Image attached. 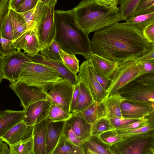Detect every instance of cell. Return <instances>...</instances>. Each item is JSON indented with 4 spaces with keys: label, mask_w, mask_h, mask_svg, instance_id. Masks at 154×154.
<instances>
[{
    "label": "cell",
    "mask_w": 154,
    "mask_h": 154,
    "mask_svg": "<svg viewBox=\"0 0 154 154\" xmlns=\"http://www.w3.org/2000/svg\"><path fill=\"white\" fill-rule=\"evenodd\" d=\"M91 42L92 52L120 64L142 56L154 46L142 30L125 22L94 32Z\"/></svg>",
    "instance_id": "6da1fadb"
},
{
    "label": "cell",
    "mask_w": 154,
    "mask_h": 154,
    "mask_svg": "<svg viewBox=\"0 0 154 154\" xmlns=\"http://www.w3.org/2000/svg\"><path fill=\"white\" fill-rule=\"evenodd\" d=\"M56 32L54 40L62 50L72 54L82 55L87 60L92 52L88 35L77 25L72 10L54 11Z\"/></svg>",
    "instance_id": "7a4b0ae2"
},
{
    "label": "cell",
    "mask_w": 154,
    "mask_h": 154,
    "mask_svg": "<svg viewBox=\"0 0 154 154\" xmlns=\"http://www.w3.org/2000/svg\"><path fill=\"white\" fill-rule=\"evenodd\" d=\"M72 10L77 25L88 35L121 20L118 7L105 5L94 0H82Z\"/></svg>",
    "instance_id": "3957f363"
},
{
    "label": "cell",
    "mask_w": 154,
    "mask_h": 154,
    "mask_svg": "<svg viewBox=\"0 0 154 154\" xmlns=\"http://www.w3.org/2000/svg\"><path fill=\"white\" fill-rule=\"evenodd\" d=\"M63 79L51 67L32 61L24 64L17 81L28 85L39 88L48 92L55 83Z\"/></svg>",
    "instance_id": "277c9868"
},
{
    "label": "cell",
    "mask_w": 154,
    "mask_h": 154,
    "mask_svg": "<svg viewBox=\"0 0 154 154\" xmlns=\"http://www.w3.org/2000/svg\"><path fill=\"white\" fill-rule=\"evenodd\" d=\"M54 8H49L43 4H39L36 8L35 28L42 49L54 40L56 32Z\"/></svg>",
    "instance_id": "5b68a950"
},
{
    "label": "cell",
    "mask_w": 154,
    "mask_h": 154,
    "mask_svg": "<svg viewBox=\"0 0 154 154\" xmlns=\"http://www.w3.org/2000/svg\"><path fill=\"white\" fill-rule=\"evenodd\" d=\"M154 131L127 138L110 146L112 154H151Z\"/></svg>",
    "instance_id": "8992f818"
},
{
    "label": "cell",
    "mask_w": 154,
    "mask_h": 154,
    "mask_svg": "<svg viewBox=\"0 0 154 154\" xmlns=\"http://www.w3.org/2000/svg\"><path fill=\"white\" fill-rule=\"evenodd\" d=\"M116 93L124 100L154 106V82L134 80L122 87Z\"/></svg>",
    "instance_id": "52a82bcc"
},
{
    "label": "cell",
    "mask_w": 154,
    "mask_h": 154,
    "mask_svg": "<svg viewBox=\"0 0 154 154\" xmlns=\"http://www.w3.org/2000/svg\"><path fill=\"white\" fill-rule=\"evenodd\" d=\"M33 61L24 52L17 50L5 56H0V82L3 79L10 82L18 80L22 66L27 61Z\"/></svg>",
    "instance_id": "ba28073f"
},
{
    "label": "cell",
    "mask_w": 154,
    "mask_h": 154,
    "mask_svg": "<svg viewBox=\"0 0 154 154\" xmlns=\"http://www.w3.org/2000/svg\"><path fill=\"white\" fill-rule=\"evenodd\" d=\"M140 76V69L135 59L120 64L112 78L106 91L108 95L116 93L122 87Z\"/></svg>",
    "instance_id": "9c48e42d"
},
{
    "label": "cell",
    "mask_w": 154,
    "mask_h": 154,
    "mask_svg": "<svg viewBox=\"0 0 154 154\" xmlns=\"http://www.w3.org/2000/svg\"><path fill=\"white\" fill-rule=\"evenodd\" d=\"M78 77L79 82L84 84L94 101L103 102L108 96L106 91L97 80L88 60L84 61L81 65Z\"/></svg>",
    "instance_id": "30bf717a"
},
{
    "label": "cell",
    "mask_w": 154,
    "mask_h": 154,
    "mask_svg": "<svg viewBox=\"0 0 154 154\" xmlns=\"http://www.w3.org/2000/svg\"><path fill=\"white\" fill-rule=\"evenodd\" d=\"M9 86L19 98L24 109L36 102L46 100L48 92L39 88L18 81L10 82Z\"/></svg>",
    "instance_id": "8fae6325"
},
{
    "label": "cell",
    "mask_w": 154,
    "mask_h": 154,
    "mask_svg": "<svg viewBox=\"0 0 154 154\" xmlns=\"http://www.w3.org/2000/svg\"><path fill=\"white\" fill-rule=\"evenodd\" d=\"M74 86L63 79L55 83L48 92L46 100L70 113V106Z\"/></svg>",
    "instance_id": "7c38bea8"
},
{
    "label": "cell",
    "mask_w": 154,
    "mask_h": 154,
    "mask_svg": "<svg viewBox=\"0 0 154 154\" xmlns=\"http://www.w3.org/2000/svg\"><path fill=\"white\" fill-rule=\"evenodd\" d=\"M17 50H23L29 57H33L42 49L35 28L27 30L13 40Z\"/></svg>",
    "instance_id": "4fadbf2b"
},
{
    "label": "cell",
    "mask_w": 154,
    "mask_h": 154,
    "mask_svg": "<svg viewBox=\"0 0 154 154\" xmlns=\"http://www.w3.org/2000/svg\"><path fill=\"white\" fill-rule=\"evenodd\" d=\"M30 57L33 61L46 65L53 69L63 79L68 81L74 86L79 83L76 74L72 72L62 61L45 57L39 53L34 57Z\"/></svg>",
    "instance_id": "5bb4252c"
},
{
    "label": "cell",
    "mask_w": 154,
    "mask_h": 154,
    "mask_svg": "<svg viewBox=\"0 0 154 154\" xmlns=\"http://www.w3.org/2000/svg\"><path fill=\"white\" fill-rule=\"evenodd\" d=\"M121 109L123 118L140 119L154 112V106L123 100Z\"/></svg>",
    "instance_id": "9a60e30c"
},
{
    "label": "cell",
    "mask_w": 154,
    "mask_h": 154,
    "mask_svg": "<svg viewBox=\"0 0 154 154\" xmlns=\"http://www.w3.org/2000/svg\"><path fill=\"white\" fill-rule=\"evenodd\" d=\"M34 125H28L23 121L17 124L0 137L9 146L27 140L32 136Z\"/></svg>",
    "instance_id": "2e32d148"
},
{
    "label": "cell",
    "mask_w": 154,
    "mask_h": 154,
    "mask_svg": "<svg viewBox=\"0 0 154 154\" xmlns=\"http://www.w3.org/2000/svg\"><path fill=\"white\" fill-rule=\"evenodd\" d=\"M51 103L47 100H42L29 105L25 110L23 121L28 125H34L47 119Z\"/></svg>",
    "instance_id": "e0dca14e"
},
{
    "label": "cell",
    "mask_w": 154,
    "mask_h": 154,
    "mask_svg": "<svg viewBox=\"0 0 154 154\" xmlns=\"http://www.w3.org/2000/svg\"><path fill=\"white\" fill-rule=\"evenodd\" d=\"M93 69L105 79L111 80L116 69L120 64L119 63L92 52L88 60Z\"/></svg>",
    "instance_id": "ac0fdd59"
},
{
    "label": "cell",
    "mask_w": 154,
    "mask_h": 154,
    "mask_svg": "<svg viewBox=\"0 0 154 154\" xmlns=\"http://www.w3.org/2000/svg\"><path fill=\"white\" fill-rule=\"evenodd\" d=\"M46 154H52L62 135L66 121L53 122L46 119Z\"/></svg>",
    "instance_id": "d6986e66"
},
{
    "label": "cell",
    "mask_w": 154,
    "mask_h": 154,
    "mask_svg": "<svg viewBox=\"0 0 154 154\" xmlns=\"http://www.w3.org/2000/svg\"><path fill=\"white\" fill-rule=\"evenodd\" d=\"M26 110L7 109L0 113V137L13 127L23 120Z\"/></svg>",
    "instance_id": "ffe728a7"
},
{
    "label": "cell",
    "mask_w": 154,
    "mask_h": 154,
    "mask_svg": "<svg viewBox=\"0 0 154 154\" xmlns=\"http://www.w3.org/2000/svg\"><path fill=\"white\" fill-rule=\"evenodd\" d=\"M47 129L46 119L34 125L32 137L34 154H46V140Z\"/></svg>",
    "instance_id": "44dd1931"
},
{
    "label": "cell",
    "mask_w": 154,
    "mask_h": 154,
    "mask_svg": "<svg viewBox=\"0 0 154 154\" xmlns=\"http://www.w3.org/2000/svg\"><path fill=\"white\" fill-rule=\"evenodd\" d=\"M80 117L92 125L97 120L106 116L103 102L94 101L82 111L73 115Z\"/></svg>",
    "instance_id": "7402d4cb"
},
{
    "label": "cell",
    "mask_w": 154,
    "mask_h": 154,
    "mask_svg": "<svg viewBox=\"0 0 154 154\" xmlns=\"http://www.w3.org/2000/svg\"><path fill=\"white\" fill-rule=\"evenodd\" d=\"M80 146L85 154H112L110 146L96 137L91 136Z\"/></svg>",
    "instance_id": "603a6c76"
},
{
    "label": "cell",
    "mask_w": 154,
    "mask_h": 154,
    "mask_svg": "<svg viewBox=\"0 0 154 154\" xmlns=\"http://www.w3.org/2000/svg\"><path fill=\"white\" fill-rule=\"evenodd\" d=\"M68 120L74 132L83 143L91 137V125L83 119L73 115Z\"/></svg>",
    "instance_id": "cb8c5ba5"
},
{
    "label": "cell",
    "mask_w": 154,
    "mask_h": 154,
    "mask_svg": "<svg viewBox=\"0 0 154 154\" xmlns=\"http://www.w3.org/2000/svg\"><path fill=\"white\" fill-rule=\"evenodd\" d=\"M123 100L117 93L109 95L103 101L106 116L123 118L121 112V104Z\"/></svg>",
    "instance_id": "d4e9b609"
},
{
    "label": "cell",
    "mask_w": 154,
    "mask_h": 154,
    "mask_svg": "<svg viewBox=\"0 0 154 154\" xmlns=\"http://www.w3.org/2000/svg\"><path fill=\"white\" fill-rule=\"evenodd\" d=\"M85 154L81 146L76 145L68 140L63 134L52 154Z\"/></svg>",
    "instance_id": "484cf974"
},
{
    "label": "cell",
    "mask_w": 154,
    "mask_h": 154,
    "mask_svg": "<svg viewBox=\"0 0 154 154\" xmlns=\"http://www.w3.org/2000/svg\"><path fill=\"white\" fill-rule=\"evenodd\" d=\"M8 16L12 27L14 40L27 31V25L21 15L10 8Z\"/></svg>",
    "instance_id": "4316f807"
},
{
    "label": "cell",
    "mask_w": 154,
    "mask_h": 154,
    "mask_svg": "<svg viewBox=\"0 0 154 154\" xmlns=\"http://www.w3.org/2000/svg\"><path fill=\"white\" fill-rule=\"evenodd\" d=\"M141 0H117L121 20L127 21L133 17Z\"/></svg>",
    "instance_id": "83f0119b"
},
{
    "label": "cell",
    "mask_w": 154,
    "mask_h": 154,
    "mask_svg": "<svg viewBox=\"0 0 154 154\" xmlns=\"http://www.w3.org/2000/svg\"><path fill=\"white\" fill-rule=\"evenodd\" d=\"M79 95L73 115L85 109L94 102L91 96L84 84L81 82H79Z\"/></svg>",
    "instance_id": "f1b7e54d"
},
{
    "label": "cell",
    "mask_w": 154,
    "mask_h": 154,
    "mask_svg": "<svg viewBox=\"0 0 154 154\" xmlns=\"http://www.w3.org/2000/svg\"><path fill=\"white\" fill-rule=\"evenodd\" d=\"M114 129L109 118L106 116L99 119L91 125V135L98 137L104 132Z\"/></svg>",
    "instance_id": "f546056e"
},
{
    "label": "cell",
    "mask_w": 154,
    "mask_h": 154,
    "mask_svg": "<svg viewBox=\"0 0 154 154\" xmlns=\"http://www.w3.org/2000/svg\"><path fill=\"white\" fill-rule=\"evenodd\" d=\"M154 23V12L137 15L126 21L128 24L136 26L143 31L146 26Z\"/></svg>",
    "instance_id": "4dcf8cb0"
},
{
    "label": "cell",
    "mask_w": 154,
    "mask_h": 154,
    "mask_svg": "<svg viewBox=\"0 0 154 154\" xmlns=\"http://www.w3.org/2000/svg\"><path fill=\"white\" fill-rule=\"evenodd\" d=\"M72 116V114L67 113L59 106L51 103L47 119L53 122L66 121Z\"/></svg>",
    "instance_id": "1f68e13d"
},
{
    "label": "cell",
    "mask_w": 154,
    "mask_h": 154,
    "mask_svg": "<svg viewBox=\"0 0 154 154\" xmlns=\"http://www.w3.org/2000/svg\"><path fill=\"white\" fill-rule=\"evenodd\" d=\"M9 146L10 154H34L32 136L27 140Z\"/></svg>",
    "instance_id": "d6a6232c"
},
{
    "label": "cell",
    "mask_w": 154,
    "mask_h": 154,
    "mask_svg": "<svg viewBox=\"0 0 154 154\" xmlns=\"http://www.w3.org/2000/svg\"><path fill=\"white\" fill-rule=\"evenodd\" d=\"M60 54L62 62L66 66L73 72L77 74L79 71V60L75 55L66 52L62 49Z\"/></svg>",
    "instance_id": "836d02e7"
},
{
    "label": "cell",
    "mask_w": 154,
    "mask_h": 154,
    "mask_svg": "<svg viewBox=\"0 0 154 154\" xmlns=\"http://www.w3.org/2000/svg\"><path fill=\"white\" fill-rule=\"evenodd\" d=\"M62 49L59 44L54 40L47 47L42 49L39 53L42 56L55 60L62 61L60 51Z\"/></svg>",
    "instance_id": "e575fe53"
},
{
    "label": "cell",
    "mask_w": 154,
    "mask_h": 154,
    "mask_svg": "<svg viewBox=\"0 0 154 154\" xmlns=\"http://www.w3.org/2000/svg\"><path fill=\"white\" fill-rule=\"evenodd\" d=\"M98 138L103 142L110 146L127 138L122 134H119L115 129L104 132Z\"/></svg>",
    "instance_id": "d590c367"
},
{
    "label": "cell",
    "mask_w": 154,
    "mask_h": 154,
    "mask_svg": "<svg viewBox=\"0 0 154 154\" xmlns=\"http://www.w3.org/2000/svg\"><path fill=\"white\" fill-rule=\"evenodd\" d=\"M116 131L119 134L127 138L153 131H154V119L148 124L144 126L128 130Z\"/></svg>",
    "instance_id": "8d00e7d4"
},
{
    "label": "cell",
    "mask_w": 154,
    "mask_h": 154,
    "mask_svg": "<svg viewBox=\"0 0 154 154\" xmlns=\"http://www.w3.org/2000/svg\"><path fill=\"white\" fill-rule=\"evenodd\" d=\"M0 22V36L13 40V30L8 14Z\"/></svg>",
    "instance_id": "74e56055"
},
{
    "label": "cell",
    "mask_w": 154,
    "mask_h": 154,
    "mask_svg": "<svg viewBox=\"0 0 154 154\" xmlns=\"http://www.w3.org/2000/svg\"><path fill=\"white\" fill-rule=\"evenodd\" d=\"M62 134L76 145L80 146L84 143L74 132L68 120L65 122Z\"/></svg>",
    "instance_id": "f35d334b"
},
{
    "label": "cell",
    "mask_w": 154,
    "mask_h": 154,
    "mask_svg": "<svg viewBox=\"0 0 154 154\" xmlns=\"http://www.w3.org/2000/svg\"><path fill=\"white\" fill-rule=\"evenodd\" d=\"M0 54L2 56H5L15 52L17 50L13 40L0 36Z\"/></svg>",
    "instance_id": "ab89813d"
},
{
    "label": "cell",
    "mask_w": 154,
    "mask_h": 154,
    "mask_svg": "<svg viewBox=\"0 0 154 154\" xmlns=\"http://www.w3.org/2000/svg\"><path fill=\"white\" fill-rule=\"evenodd\" d=\"M36 6L34 8L30 10L21 13H19L26 23L27 30L35 28V18Z\"/></svg>",
    "instance_id": "60d3db41"
},
{
    "label": "cell",
    "mask_w": 154,
    "mask_h": 154,
    "mask_svg": "<svg viewBox=\"0 0 154 154\" xmlns=\"http://www.w3.org/2000/svg\"><path fill=\"white\" fill-rule=\"evenodd\" d=\"M114 128L120 127L133 123L138 120L136 119L126 118L112 116H107Z\"/></svg>",
    "instance_id": "b9f144b4"
},
{
    "label": "cell",
    "mask_w": 154,
    "mask_h": 154,
    "mask_svg": "<svg viewBox=\"0 0 154 154\" xmlns=\"http://www.w3.org/2000/svg\"><path fill=\"white\" fill-rule=\"evenodd\" d=\"M140 70V76L154 72V59L137 62Z\"/></svg>",
    "instance_id": "7bdbcfd3"
},
{
    "label": "cell",
    "mask_w": 154,
    "mask_h": 154,
    "mask_svg": "<svg viewBox=\"0 0 154 154\" xmlns=\"http://www.w3.org/2000/svg\"><path fill=\"white\" fill-rule=\"evenodd\" d=\"M39 0H23L17 8L14 10L18 13L28 11L34 8Z\"/></svg>",
    "instance_id": "ee69618b"
},
{
    "label": "cell",
    "mask_w": 154,
    "mask_h": 154,
    "mask_svg": "<svg viewBox=\"0 0 154 154\" xmlns=\"http://www.w3.org/2000/svg\"><path fill=\"white\" fill-rule=\"evenodd\" d=\"M142 31L147 41L154 45V23L146 26Z\"/></svg>",
    "instance_id": "f6af8a7d"
},
{
    "label": "cell",
    "mask_w": 154,
    "mask_h": 154,
    "mask_svg": "<svg viewBox=\"0 0 154 154\" xmlns=\"http://www.w3.org/2000/svg\"><path fill=\"white\" fill-rule=\"evenodd\" d=\"M79 82L74 86L70 106V113L72 114L77 103L79 93Z\"/></svg>",
    "instance_id": "bcb514c9"
},
{
    "label": "cell",
    "mask_w": 154,
    "mask_h": 154,
    "mask_svg": "<svg viewBox=\"0 0 154 154\" xmlns=\"http://www.w3.org/2000/svg\"><path fill=\"white\" fill-rule=\"evenodd\" d=\"M9 0H1L0 2V21L8 14Z\"/></svg>",
    "instance_id": "7dc6e473"
},
{
    "label": "cell",
    "mask_w": 154,
    "mask_h": 154,
    "mask_svg": "<svg viewBox=\"0 0 154 154\" xmlns=\"http://www.w3.org/2000/svg\"><path fill=\"white\" fill-rule=\"evenodd\" d=\"M154 0H141L137 7L134 16L137 15L142 11L150 6Z\"/></svg>",
    "instance_id": "c3c4849f"
},
{
    "label": "cell",
    "mask_w": 154,
    "mask_h": 154,
    "mask_svg": "<svg viewBox=\"0 0 154 154\" xmlns=\"http://www.w3.org/2000/svg\"><path fill=\"white\" fill-rule=\"evenodd\" d=\"M93 69L95 76L97 80L102 87L106 91L110 85L111 80L105 79L97 71Z\"/></svg>",
    "instance_id": "681fc988"
},
{
    "label": "cell",
    "mask_w": 154,
    "mask_h": 154,
    "mask_svg": "<svg viewBox=\"0 0 154 154\" xmlns=\"http://www.w3.org/2000/svg\"><path fill=\"white\" fill-rule=\"evenodd\" d=\"M135 80L144 82H154V72L140 76Z\"/></svg>",
    "instance_id": "f907efd6"
},
{
    "label": "cell",
    "mask_w": 154,
    "mask_h": 154,
    "mask_svg": "<svg viewBox=\"0 0 154 154\" xmlns=\"http://www.w3.org/2000/svg\"><path fill=\"white\" fill-rule=\"evenodd\" d=\"M153 59H154V46L146 54L135 60L137 62H138Z\"/></svg>",
    "instance_id": "816d5d0a"
},
{
    "label": "cell",
    "mask_w": 154,
    "mask_h": 154,
    "mask_svg": "<svg viewBox=\"0 0 154 154\" xmlns=\"http://www.w3.org/2000/svg\"><path fill=\"white\" fill-rule=\"evenodd\" d=\"M101 4L109 6L117 7V0H94Z\"/></svg>",
    "instance_id": "f5cc1de1"
},
{
    "label": "cell",
    "mask_w": 154,
    "mask_h": 154,
    "mask_svg": "<svg viewBox=\"0 0 154 154\" xmlns=\"http://www.w3.org/2000/svg\"><path fill=\"white\" fill-rule=\"evenodd\" d=\"M0 139V154H10V149L8 147V144Z\"/></svg>",
    "instance_id": "db71d44e"
},
{
    "label": "cell",
    "mask_w": 154,
    "mask_h": 154,
    "mask_svg": "<svg viewBox=\"0 0 154 154\" xmlns=\"http://www.w3.org/2000/svg\"><path fill=\"white\" fill-rule=\"evenodd\" d=\"M23 0H9V8L15 10Z\"/></svg>",
    "instance_id": "11a10c76"
},
{
    "label": "cell",
    "mask_w": 154,
    "mask_h": 154,
    "mask_svg": "<svg viewBox=\"0 0 154 154\" xmlns=\"http://www.w3.org/2000/svg\"><path fill=\"white\" fill-rule=\"evenodd\" d=\"M43 4L48 7L51 8L55 7L57 0H39Z\"/></svg>",
    "instance_id": "9f6ffc18"
},
{
    "label": "cell",
    "mask_w": 154,
    "mask_h": 154,
    "mask_svg": "<svg viewBox=\"0 0 154 154\" xmlns=\"http://www.w3.org/2000/svg\"><path fill=\"white\" fill-rule=\"evenodd\" d=\"M154 12V4L152 5L142 11L138 14H148Z\"/></svg>",
    "instance_id": "6f0895ef"
},
{
    "label": "cell",
    "mask_w": 154,
    "mask_h": 154,
    "mask_svg": "<svg viewBox=\"0 0 154 154\" xmlns=\"http://www.w3.org/2000/svg\"><path fill=\"white\" fill-rule=\"evenodd\" d=\"M154 151V139L153 140V142L152 143L151 150V154H152V152Z\"/></svg>",
    "instance_id": "680465c9"
},
{
    "label": "cell",
    "mask_w": 154,
    "mask_h": 154,
    "mask_svg": "<svg viewBox=\"0 0 154 154\" xmlns=\"http://www.w3.org/2000/svg\"><path fill=\"white\" fill-rule=\"evenodd\" d=\"M152 154H154V151L152 152Z\"/></svg>",
    "instance_id": "91938a15"
},
{
    "label": "cell",
    "mask_w": 154,
    "mask_h": 154,
    "mask_svg": "<svg viewBox=\"0 0 154 154\" xmlns=\"http://www.w3.org/2000/svg\"></svg>",
    "instance_id": "94428289"
}]
</instances>
